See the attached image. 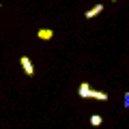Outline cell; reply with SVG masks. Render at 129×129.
<instances>
[{
	"instance_id": "1",
	"label": "cell",
	"mask_w": 129,
	"mask_h": 129,
	"mask_svg": "<svg viewBox=\"0 0 129 129\" xmlns=\"http://www.w3.org/2000/svg\"><path fill=\"white\" fill-rule=\"evenodd\" d=\"M78 95L82 97V99H97V101H108V92H103V90H95V88H92L88 82H82V84H80Z\"/></svg>"
},
{
	"instance_id": "7",
	"label": "cell",
	"mask_w": 129,
	"mask_h": 129,
	"mask_svg": "<svg viewBox=\"0 0 129 129\" xmlns=\"http://www.w3.org/2000/svg\"><path fill=\"white\" fill-rule=\"evenodd\" d=\"M112 2H116V0H112Z\"/></svg>"
},
{
	"instance_id": "3",
	"label": "cell",
	"mask_w": 129,
	"mask_h": 129,
	"mask_svg": "<svg viewBox=\"0 0 129 129\" xmlns=\"http://www.w3.org/2000/svg\"><path fill=\"white\" fill-rule=\"evenodd\" d=\"M37 39L50 41V39H54V30H52V28H41V30H37Z\"/></svg>"
},
{
	"instance_id": "8",
	"label": "cell",
	"mask_w": 129,
	"mask_h": 129,
	"mask_svg": "<svg viewBox=\"0 0 129 129\" xmlns=\"http://www.w3.org/2000/svg\"><path fill=\"white\" fill-rule=\"evenodd\" d=\"M0 7H2V5H0Z\"/></svg>"
},
{
	"instance_id": "4",
	"label": "cell",
	"mask_w": 129,
	"mask_h": 129,
	"mask_svg": "<svg viewBox=\"0 0 129 129\" xmlns=\"http://www.w3.org/2000/svg\"><path fill=\"white\" fill-rule=\"evenodd\" d=\"M101 11H103V5H95V7H90V9L84 13V17H86V19H92V17H97V15L101 13Z\"/></svg>"
},
{
	"instance_id": "2",
	"label": "cell",
	"mask_w": 129,
	"mask_h": 129,
	"mask_svg": "<svg viewBox=\"0 0 129 129\" xmlns=\"http://www.w3.org/2000/svg\"><path fill=\"white\" fill-rule=\"evenodd\" d=\"M19 64H22L24 73H26L28 78H32V75L37 73V71H35V64L30 62V58H28V56H19Z\"/></svg>"
},
{
	"instance_id": "6",
	"label": "cell",
	"mask_w": 129,
	"mask_h": 129,
	"mask_svg": "<svg viewBox=\"0 0 129 129\" xmlns=\"http://www.w3.org/2000/svg\"><path fill=\"white\" fill-rule=\"evenodd\" d=\"M125 108H129V92H125Z\"/></svg>"
},
{
	"instance_id": "5",
	"label": "cell",
	"mask_w": 129,
	"mask_h": 129,
	"mask_svg": "<svg viewBox=\"0 0 129 129\" xmlns=\"http://www.w3.org/2000/svg\"><path fill=\"white\" fill-rule=\"evenodd\" d=\"M101 123H103V118H101L99 114H92V116H90V125H92V127H99Z\"/></svg>"
}]
</instances>
